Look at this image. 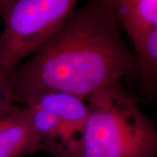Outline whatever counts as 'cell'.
Segmentation results:
<instances>
[{"mask_svg": "<svg viewBox=\"0 0 157 157\" xmlns=\"http://www.w3.org/2000/svg\"><path fill=\"white\" fill-rule=\"evenodd\" d=\"M138 72L149 88L157 89V24L135 46Z\"/></svg>", "mask_w": 157, "mask_h": 157, "instance_id": "obj_7", "label": "cell"}, {"mask_svg": "<svg viewBox=\"0 0 157 157\" xmlns=\"http://www.w3.org/2000/svg\"><path fill=\"white\" fill-rule=\"evenodd\" d=\"M119 28L110 0H87L9 77L13 103L52 91L86 100L138 72Z\"/></svg>", "mask_w": 157, "mask_h": 157, "instance_id": "obj_1", "label": "cell"}, {"mask_svg": "<svg viewBox=\"0 0 157 157\" xmlns=\"http://www.w3.org/2000/svg\"><path fill=\"white\" fill-rule=\"evenodd\" d=\"M78 0H0V61L7 78L56 33Z\"/></svg>", "mask_w": 157, "mask_h": 157, "instance_id": "obj_3", "label": "cell"}, {"mask_svg": "<svg viewBox=\"0 0 157 157\" xmlns=\"http://www.w3.org/2000/svg\"><path fill=\"white\" fill-rule=\"evenodd\" d=\"M119 26L134 47L157 24V0H110Z\"/></svg>", "mask_w": 157, "mask_h": 157, "instance_id": "obj_6", "label": "cell"}, {"mask_svg": "<svg viewBox=\"0 0 157 157\" xmlns=\"http://www.w3.org/2000/svg\"><path fill=\"white\" fill-rule=\"evenodd\" d=\"M13 104L8 78L3 70L0 61V114L7 111Z\"/></svg>", "mask_w": 157, "mask_h": 157, "instance_id": "obj_8", "label": "cell"}, {"mask_svg": "<svg viewBox=\"0 0 157 157\" xmlns=\"http://www.w3.org/2000/svg\"><path fill=\"white\" fill-rule=\"evenodd\" d=\"M26 103H32L56 118L67 135L74 140L80 135L88 114L85 99L65 92H46Z\"/></svg>", "mask_w": 157, "mask_h": 157, "instance_id": "obj_5", "label": "cell"}, {"mask_svg": "<svg viewBox=\"0 0 157 157\" xmlns=\"http://www.w3.org/2000/svg\"><path fill=\"white\" fill-rule=\"evenodd\" d=\"M80 135L61 157H157V128L121 81L86 98Z\"/></svg>", "mask_w": 157, "mask_h": 157, "instance_id": "obj_2", "label": "cell"}, {"mask_svg": "<svg viewBox=\"0 0 157 157\" xmlns=\"http://www.w3.org/2000/svg\"><path fill=\"white\" fill-rule=\"evenodd\" d=\"M43 152L27 104H13L0 114V157H26Z\"/></svg>", "mask_w": 157, "mask_h": 157, "instance_id": "obj_4", "label": "cell"}]
</instances>
